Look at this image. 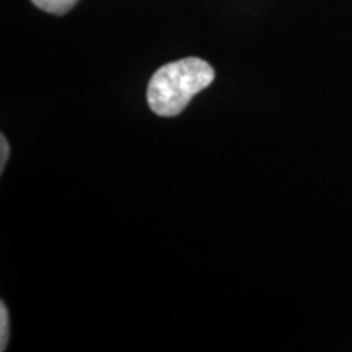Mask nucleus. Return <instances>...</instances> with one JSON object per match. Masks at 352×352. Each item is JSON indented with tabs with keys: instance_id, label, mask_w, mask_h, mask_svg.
Returning a JSON list of instances; mask_svg holds the SVG:
<instances>
[{
	"instance_id": "obj_2",
	"label": "nucleus",
	"mask_w": 352,
	"mask_h": 352,
	"mask_svg": "<svg viewBox=\"0 0 352 352\" xmlns=\"http://www.w3.org/2000/svg\"><path fill=\"white\" fill-rule=\"evenodd\" d=\"M39 10L52 13V15H65L77 6L78 0H32Z\"/></svg>"
},
{
	"instance_id": "obj_3",
	"label": "nucleus",
	"mask_w": 352,
	"mask_h": 352,
	"mask_svg": "<svg viewBox=\"0 0 352 352\" xmlns=\"http://www.w3.org/2000/svg\"><path fill=\"white\" fill-rule=\"evenodd\" d=\"M8 342V311L6 303L0 302V351L7 349Z\"/></svg>"
},
{
	"instance_id": "obj_4",
	"label": "nucleus",
	"mask_w": 352,
	"mask_h": 352,
	"mask_svg": "<svg viewBox=\"0 0 352 352\" xmlns=\"http://www.w3.org/2000/svg\"><path fill=\"white\" fill-rule=\"evenodd\" d=\"M8 155H10V147H8L6 135L2 134L0 135V171H2V173H3V170H6Z\"/></svg>"
},
{
	"instance_id": "obj_1",
	"label": "nucleus",
	"mask_w": 352,
	"mask_h": 352,
	"mask_svg": "<svg viewBox=\"0 0 352 352\" xmlns=\"http://www.w3.org/2000/svg\"><path fill=\"white\" fill-rule=\"evenodd\" d=\"M214 77V69L199 57H184L166 64L148 82V107L158 116H176L188 107L192 96L212 83Z\"/></svg>"
}]
</instances>
